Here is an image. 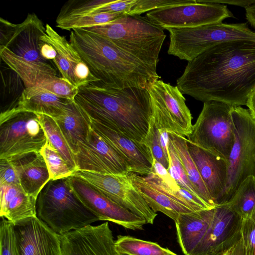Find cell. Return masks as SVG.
Segmentation results:
<instances>
[{
    "instance_id": "obj_39",
    "label": "cell",
    "mask_w": 255,
    "mask_h": 255,
    "mask_svg": "<svg viewBox=\"0 0 255 255\" xmlns=\"http://www.w3.org/2000/svg\"><path fill=\"white\" fill-rule=\"evenodd\" d=\"M195 0H137L127 14L140 15L158 8L191 3Z\"/></svg>"
},
{
    "instance_id": "obj_29",
    "label": "cell",
    "mask_w": 255,
    "mask_h": 255,
    "mask_svg": "<svg viewBox=\"0 0 255 255\" xmlns=\"http://www.w3.org/2000/svg\"><path fill=\"white\" fill-rule=\"evenodd\" d=\"M116 250L119 255H168L172 251L156 243L130 236L119 235L115 240Z\"/></svg>"
},
{
    "instance_id": "obj_3",
    "label": "cell",
    "mask_w": 255,
    "mask_h": 255,
    "mask_svg": "<svg viewBox=\"0 0 255 255\" xmlns=\"http://www.w3.org/2000/svg\"><path fill=\"white\" fill-rule=\"evenodd\" d=\"M69 41L99 80L98 83L93 84L98 87L145 88L160 78L156 68L129 55L100 35L74 29L71 31Z\"/></svg>"
},
{
    "instance_id": "obj_47",
    "label": "cell",
    "mask_w": 255,
    "mask_h": 255,
    "mask_svg": "<svg viewBox=\"0 0 255 255\" xmlns=\"http://www.w3.org/2000/svg\"><path fill=\"white\" fill-rule=\"evenodd\" d=\"M168 255H178L176 254H175L174 253H173V252H172L171 253H170V254H169Z\"/></svg>"
},
{
    "instance_id": "obj_25",
    "label": "cell",
    "mask_w": 255,
    "mask_h": 255,
    "mask_svg": "<svg viewBox=\"0 0 255 255\" xmlns=\"http://www.w3.org/2000/svg\"><path fill=\"white\" fill-rule=\"evenodd\" d=\"M13 160L18 171L19 185L28 195L37 199L50 180L46 162L40 153H30Z\"/></svg>"
},
{
    "instance_id": "obj_15",
    "label": "cell",
    "mask_w": 255,
    "mask_h": 255,
    "mask_svg": "<svg viewBox=\"0 0 255 255\" xmlns=\"http://www.w3.org/2000/svg\"><path fill=\"white\" fill-rule=\"evenodd\" d=\"M242 218L227 205L214 209L211 222L191 255H221L241 239Z\"/></svg>"
},
{
    "instance_id": "obj_24",
    "label": "cell",
    "mask_w": 255,
    "mask_h": 255,
    "mask_svg": "<svg viewBox=\"0 0 255 255\" xmlns=\"http://www.w3.org/2000/svg\"><path fill=\"white\" fill-rule=\"evenodd\" d=\"M128 175L134 186L151 209L160 212L174 222L182 214L194 212L160 189L144 176L130 172Z\"/></svg>"
},
{
    "instance_id": "obj_4",
    "label": "cell",
    "mask_w": 255,
    "mask_h": 255,
    "mask_svg": "<svg viewBox=\"0 0 255 255\" xmlns=\"http://www.w3.org/2000/svg\"><path fill=\"white\" fill-rule=\"evenodd\" d=\"M0 56L15 72L25 88L38 86L45 80L57 76V72L40 52V37L45 27L35 13H29L19 24L0 18Z\"/></svg>"
},
{
    "instance_id": "obj_27",
    "label": "cell",
    "mask_w": 255,
    "mask_h": 255,
    "mask_svg": "<svg viewBox=\"0 0 255 255\" xmlns=\"http://www.w3.org/2000/svg\"><path fill=\"white\" fill-rule=\"evenodd\" d=\"M74 155L79 143L85 142L91 129L90 120L74 101H71L65 113L54 119Z\"/></svg>"
},
{
    "instance_id": "obj_23",
    "label": "cell",
    "mask_w": 255,
    "mask_h": 255,
    "mask_svg": "<svg viewBox=\"0 0 255 255\" xmlns=\"http://www.w3.org/2000/svg\"><path fill=\"white\" fill-rule=\"evenodd\" d=\"M214 209L181 214L175 221L179 245L185 255H191L204 235Z\"/></svg>"
},
{
    "instance_id": "obj_41",
    "label": "cell",
    "mask_w": 255,
    "mask_h": 255,
    "mask_svg": "<svg viewBox=\"0 0 255 255\" xmlns=\"http://www.w3.org/2000/svg\"><path fill=\"white\" fill-rule=\"evenodd\" d=\"M40 52L41 56L46 60L53 61L57 56V52L52 46L41 40Z\"/></svg>"
},
{
    "instance_id": "obj_11",
    "label": "cell",
    "mask_w": 255,
    "mask_h": 255,
    "mask_svg": "<svg viewBox=\"0 0 255 255\" xmlns=\"http://www.w3.org/2000/svg\"><path fill=\"white\" fill-rule=\"evenodd\" d=\"M47 141L36 114L22 112L0 124V159L39 153Z\"/></svg>"
},
{
    "instance_id": "obj_33",
    "label": "cell",
    "mask_w": 255,
    "mask_h": 255,
    "mask_svg": "<svg viewBox=\"0 0 255 255\" xmlns=\"http://www.w3.org/2000/svg\"><path fill=\"white\" fill-rule=\"evenodd\" d=\"M39 153L48 169L50 179L57 180L72 176L76 171L64 159L60 153L47 141Z\"/></svg>"
},
{
    "instance_id": "obj_40",
    "label": "cell",
    "mask_w": 255,
    "mask_h": 255,
    "mask_svg": "<svg viewBox=\"0 0 255 255\" xmlns=\"http://www.w3.org/2000/svg\"><path fill=\"white\" fill-rule=\"evenodd\" d=\"M0 184L20 186L17 167L13 160L0 159Z\"/></svg>"
},
{
    "instance_id": "obj_37",
    "label": "cell",
    "mask_w": 255,
    "mask_h": 255,
    "mask_svg": "<svg viewBox=\"0 0 255 255\" xmlns=\"http://www.w3.org/2000/svg\"><path fill=\"white\" fill-rule=\"evenodd\" d=\"M0 255H20L16 246L13 223L1 218L0 225Z\"/></svg>"
},
{
    "instance_id": "obj_14",
    "label": "cell",
    "mask_w": 255,
    "mask_h": 255,
    "mask_svg": "<svg viewBox=\"0 0 255 255\" xmlns=\"http://www.w3.org/2000/svg\"><path fill=\"white\" fill-rule=\"evenodd\" d=\"M74 155L77 171L113 175L130 173L124 157L92 128L87 140L78 144Z\"/></svg>"
},
{
    "instance_id": "obj_36",
    "label": "cell",
    "mask_w": 255,
    "mask_h": 255,
    "mask_svg": "<svg viewBox=\"0 0 255 255\" xmlns=\"http://www.w3.org/2000/svg\"><path fill=\"white\" fill-rule=\"evenodd\" d=\"M144 143L149 148L153 159L168 170L169 164V158L165 154L162 148L159 131L154 125L152 118Z\"/></svg>"
},
{
    "instance_id": "obj_10",
    "label": "cell",
    "mask_w": 255,
    "mask_h": 255,
    "mask_svg": "<svg viewBox=\"0 0 255 255\" xmlns=\"http://www.w3.org/2000/svg\"><path fill=\"white\" fill-rule=\"evenodd\" d=\"M148 89L152 119L158 130L186 137L190 134L193 127L192 115L178 88L158 79L151 83Z\"/></svg>"
},
{
    "instance_id": "obj_5",
    "label": "cell",
    "mask_w": 255,
    "mask_h": 255,
    "mask_svg": "<svg viewBox=\"0 0 255 255\" xmlns=\"http://www.w3.org/2000/svg\"><path fill=\"white\" fill-rule=\"evenodd\" d=\"M81 29L102 36L143 63L156 68L166 34L145 16L125 14L115 20Z\"/></svg>"
},
{
    "instance_id": "obj_20",
    "label": "cell",
    "mask_w": 255,
    "mask_h": 255,
    "mask_svg": "<svg viewBox=\"0 0 255 255\" xmlns=\"http://www.w3.org/2000/svg\"><path fill=\"white\" fill-rule=\"evenodd\" d=\"M189 154L211 197L218 206L228 178V160L204 149L186 138Z\"/></svg>"
},
{
    "instance_id": "obj_28",
    "label": "cell",
    "mask_w": 255,
    "mask_h": 255,
    "mask_svg": "<svg viewBox=\"0 0 255 255\" xmlns=\"http://www.w3.org/2000/svg\"><path fill=\"white\" fill-rule=\"evenodd\" d=\"M168 134L185 173L197 194L210 208H215L217 205L211 197L189 154L186 138L173 132H168Z\"/></svg>"
},
{
    "instance_id": "obj_42",
    "label": "cell",
    "mask_w": 255,
    "mask_h": 255,
    "mask_svg": "<svg viewBox=\"0 0 255 255\" xmlns=\"http://www.w3.org/2000/svg\"><path fill=\"white\" fill-rule=\"evenodd\" d=\"M206 2L230 4L246 7L255 3V0H204Z\"/></svg>"
},
{
    "instance_id": "obj_18",
    "label": "cell",
    "mask_w": 255,
    "mask_h": 255,
    "mask_svg": "<svg viewBox=\"0 0 255 255\" xmlns=\"http://www.w3.org/2000/svg\"><path fill=\"white\" fill-rule=\"evenodd\" d=\"M62 255H118L108 222L61 235Z\"/></svg>"
},
{
    "instance_id": "obj_21",
    "label": "cell",
    "mask_w": 255,
    "mask_h": 255,
    "mask_svg": "<svg viewBox=\"0 0 255 255\" xmlns=\"http://www.w3.org/2000/svg\"><path fill=\"white\" fill-rule=\"evenodd\" d=\"M71 101L59 98L38 86L25 88L15 107L8 111L0 113V124L22 112L45 115L55 119L65 113Z\"/></svg>"
},
{
    "instance_id": "obj_6",
    "label": "cell",
    "mask_w": 255,
    "mask_h": 255,
    "mask_svg": "<svg viewBox=\"0 0 255 255\" xmlns=\"http://www.w3.org/2000/svg\"><path fill=\"white\" fill-rule=\"evenodd\" d=\"M37 217L62 235L99 221L72 190L68 177L50 179L38 194Z\"/></svg>"
},
{
    "instance_id": "obj_43",
    "label": "cell",
    "mask_w": 255,
    "mask_h": 255,
    "mask_svg": "<svg viewBox=\"0 0 255 255\" xmlns=\"http://www.w3.org/2000/svg\"><path fill=\"white\" fill-rule=\"evenodd\" d=\"M246 17L249 23L255 28V3L246 7Z\"/></svg>"
},
{
    "instance_id": "obj_45",
    "label": "cell",
    "mask_w": 255,
    "mask_h": 255,
    "mask_svg": "<svg viewBox=\"0 0 255 255\" xmlns=\"http://www.w3.org/2000/svg\"><path fill=\"white\" fill-rule=\"evenodd\" d=\"M230 255H245L241 239L230 250Z\"/></svg>"
},
{
    "instance_id": "obj_7",
    "label": "cell",
    "mask_w": 255,
    "mask_h": 255,
    "mask_svg": "<svg viewBox=\"0 0 255 255\" xmlns=\"http://www.w3.org/2000/svg\"><path fill=\"white\" fill-rule=\"evenodd\" d=\"M167 30L170 37L168 53L188 62L222 43L238 40L255 42V32L247 23L221 22Z\"/></svg>"
},
{
    "instance_id": "obj_19",
    "label": "cell",
    "mask_w": 255,
    "mask_h": 255,
    "mask_svg": "<svg viewBox=\"0 0 255 255\" xmlns=\"http://www.w3.org/2000/svg\"><path fill=\"white\" fill-rule=\"evenodd\" d=\"M90 120L92 128L126 160L130 172L145 175L152 174L153 158L145 144L128 138L95 121Z\"/></svg>"
},
{
    "instance_id": "obj_44",
    "label": "cell",
    "mask_w": 255,
    "mask_h": 255,
    "mask_svg": "<svg viewBox=\"0 0 255 255\" xmlns=\"http://www.w3.org/2000/svg\"><path fill=\"white\" fill-rule=\"evenodd\" d=\"M246 106L249 108L251 115L255 120V90L249 97Z\"/></svg>"
},
{
    "instance_id": "obj_48",
    "label": "cell",
    "mask_w": 255,
    "mask_h": 255,
    "mask_svg": "<svg viewBox=\"0 0 255 255\" xmlns=\"http://www.w3.org/2000/svg\"><path fill=\"white\" fill-rule=\"evenodd\" d=\"M118 255H119V254H118Z\"/></svg>"
},
{
    "instance_id": "obj_22",
    "label": "cell",
    "mask_w": 255,
    "mask_h": 255,
    "mask_svg": "<svg viewBox=\"0 0 255 255\" xmlns=\"http://www.w3.org/2000/svg\"><path fill=\"white\" fill-rule=\"evenodd\" d=\"M40 40L52 46L57 52L53 60L62 77L79 88L78 79L89 67L82 60L78 52L64 36L60 35L50 25H45V33Z\"/></svg>"
},
{
    "instance_id": "obj_31",
    "label": "cell",
    "mask_w": 255,
    "mask_h": 255,
    "mask_svg": "<svg viewBox=\"0 0 255 255\" xmlns=\"http://www.w3.org/2000/svg\"><path fill=\"white\" fill-rule=\"evenodd\" d=\"M225 204L242 219L248 217L255 207V177L250 176L246 178L231 199Z\"/></svg>"
},
{
    "instance_id": "obj_16",
    "label": "cell",
    "mask_w": 255,
    "mask_h": 255,
    "mask_svg": "<svg viewBox=\"0 0 255 255\" xmlns=\"http://www.w3.org/2000/svg\"><path fill=\"white\" fill-rule=\"evenodd\" d=\"M70 187L81 202L99 221H107L133 231L142 230L146 222L109 199L80 178L68 177Z\"/></svg>"
},
{
    "instance_id": "obj_9",
    "label": "cell",
    "mask_w": 255,
    "mask_h": 255,
    "mask_svg": "<svg viewBox=\"0 0 255 255\" xmlns=\"http://www.w3.org/2000/svg\"><path fill=\"white\" fill-rule=\"evenodd\" d=\"M230 105L204 102L202 110L187 138L195 145L228 160L235 139Z\"/></svg>"
},
{
    "instance_id": "obj_26",
    "label": "cell",
    "mask_w": 255,
    "mask_h": 255,
    "mask_svg": "<svg viewBox=\"0 0 255 255\" xmlns=\"http://www.w3.org/2000/svg\"><path fill=\"white\" fill-rule=\"evenodd\" d=\"M0 216L12 223L36 217L37 199L26 194L19 186L0 184Z\"/></svg>"
},
{
    "instance_id": "obj_8",
    "label": "cell",
    "mask_w": 255,
    "mask_h": 255,
    "mask_svg": "<svg viewBox=\"0 0 255 255\" xmlns=\"http://www.w3.org/2000/svg\"><path fill=\"white\" fill-rule=\"evenodd\" d=\"M231 115L235 139L228 159L226 186L218 206L229 201L246 178L255 177V120L241 106H233Z\"/></svg>"
},
{
    "instance_id": "obj_34",
    "label": "cell",
    "mask_w": 255,
    "mask_h": 255,
    "mask_svg": "<svg viewBox=\"0 0 255 255\" xmlns=\"http://www.w3.org/2000/svg\"><path fill=\"white\" fill-rule=\"evenodd\" d=\"M167 150L169 163L167 171L171 176L182 189L191 192L200 198L188 178L169 137L167 143Z\"/></svg>"
},
{
    "instance_id": "obj_30",
    "label": "cell",
    "mask_w": 255,
    "mask_h": 255,
    "mask_svg": "<svg viewBox=\"0 0 255 255\" xmlns=\"http://www.w3.org/2000/svg\"><path fill=\"white\" fill-rule=\"evenodd\" d=\"M37 115L46 134L47 141L60 153L69 166L77 171L74 154L55 120L45 115Z\"/></svg>"
},
{
    "instance_id": "obj_1",
    "label": "cell",
    "mask_w": 255,
    "mask_h": 255,
    "mask_svg": "<svg viewBox=\"0 0 255 255\" xmlns=\"http://www.w3.org/2000/svg\"><path fill=\"white\" fill-rule=\"evenodd\" d=\"M176 86L183 94L204 102L246 106L255 90V42H226L189 61Z\"/></svg>"
},
{
    "instance_id": "obj_13",
    "label": "cell",
    "mask_w": 255,
    "mask_h": 255,
    "mask_svg": "<svg viewBox=\"0 0 255 255\" xmlns=\"http://www.w3.org/2000/svg\"><path fill=\"white\" fill-rule=\"evenodd\" d=\"M72 176L81 178L109 199L144 219L147 224H153L157 214L134 186L128 174L113 175L77 170Z\"/></svg>"
},
{
    "instance_id": "obj_2",
    "label": "cell",
    "mask_w": 255,
    "mask_h": 255,
    "mask_svg": "<svg viewBox=\"0 0 255 255\" xmlns=\"http://www.w3.org/2000/svg\"><path fill=\"white\" fill-rule=\"evenodd\" d=\"M79 89L75 102L90 119L144 143L152 117L148 88L107 89L90 84Z\"/></svg>"
},
{
    "instance_id": "obj_12",
    "label": "cell",
    "mask_w": 255,
    "mask_h": 255,
    "mask_svg": "<svg viewBox=\"0 0 255 255\" xmlns=\"http://www.w3.org/2000/svg\"><path fill=\"white\" fill-rule=\"evenodd\" d=\"M146 17L155 25L167 30L221 23L233 15L226 5L195 0L149 11Z\"/></svg>"
},
{
    "instance_id": "obj_38",
    "label": "cell",
    "mask_w": 255,
    "mask_h": 255,
    "mask_svg": "<svg viewBox=\"0 0 255 255\" xmlns=\"http://www.w3.org/2000/svg\"><path fill=\"white\" fill-rule=\"evenodd\" d=\"M241 231L245 255H255V207L248 217L242 219Z\"/></svg>"
},
{
    "instance_id": "obj_46",
    "label": "cell",
    "mask_w": 255,
    "mask_h": 255,
    "mask_svg": "<svg viewBox=\"0 0 255 255\" xmlns=\"http://www.w3.org/2000/svg\"><path fill=\"white\" fill-rule=\"evenodd\" d=\"M221 255H230V250L229 251L226 252L225 253H223Z\"/></svg>"
},
{
    "instance_id": "obj_35",
    "label": "cell",
    "mask_w": 255,
    "mask_h": 255,
    "mask_svg": "<svg viewBox=\"0 0 255 255\" xmlns=\"http://www.w3.org/2000/svg\"><path fill=\"white\" fill-rule=\"evenodd\" d=\"M38 87L44 88L62 99L74 101L79 92V88L67 80L55 76L48 79Z\"/></svg>"
},
{
    "instance_id": "obj_32",
    "label": "cell",
    "mask_w": 255,
    "mask_h": 255,
    "mask_svg": "<svg viewBox=\"0 0 255 255\" xmlns=\"http://www.w3.org/2000/svg\"><path fill=\"white\" fill-rule=\"evenodd\" d=\"M125 14L123 13H102L94 14L71 15L57 17L56 26L71 31L112 21Z\"/></svg>"
},
{
    "instance_id": "obj_17",
    "label": "cell",
    "mask_w": 255,
    "mask_h": 255,
    "mask_svg": "<svg viewBox=\"0 0 255 255\" xmlns=\"http://www.w3.org/2000/svg\"><path fill=\"white\" fill-rule=\"evenodd\" d=\"M12 223L20 255H62L61 235L37 216Z\"/></svg>"
}]
</instances>
